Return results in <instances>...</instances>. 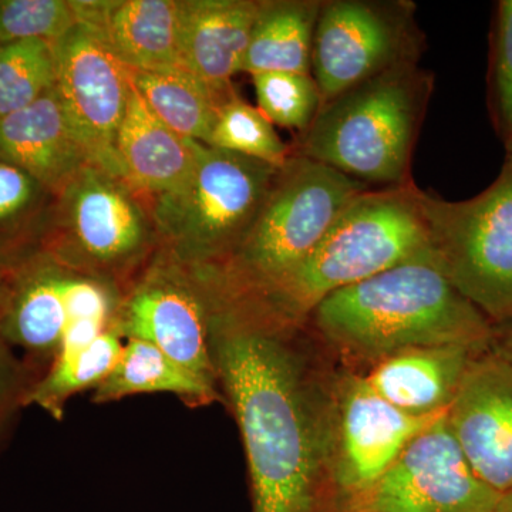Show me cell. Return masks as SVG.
I'll use <instances>...</instances> for the list:
<instances>
[{"mask_svg":"<svg viewBox=\"0 0 512 512\" xmlns=\"http://www.w3.org/2000/svg\"><path fill=\"white\" fill-rule=\"evenodd\" d=\"M205 146L254 158L278 170L292 156L291 146L282 141L274 124L238 93L221 107Z\"/></svg>","mask_w":512,"mask_h":512,"instance_id":"obj_27","label":"cell"},{"mask_svg":"<svg viewBox=\"0 0 512 512\" xmlns=\"http://www.w3.org/2000/svg\"><path fill=\"white\" fill-rule=\"evenodd\" d=\"M500 174L464 201L421 192L434 264L495 323L512 318V141Z\"/></svg>","mask_w":512,"mask_h":512,"instance_id":"obj_8","label":"cell"},{"mask_svg":"<svg viewBox=\"0 0 512 512\" xmlns=\"http://www.w3.org/2000/svg\"><path fill=\"white\" fill-rule=\"evenodd\" d=\"M490 107L504 143L512 141V0H500L491 32Z\"/></svg>","mask_w":512,"mask_h":512,"instance_id":"obj_30","label":"cell"},{"mask_svg":"<svg viewBox=\"0 0 512 512\" xmlns=\"http://www.w3.org/2000/svg\"><path fill=\"white\" fill-rule=\"evenodd\" d=\"M306 320L336 362L360 375L403 350L464 346L485 352L494 330L433 256L332 293Z\"/></svg>","mask_w":512,"mask_h":512,"instance_id":"obj_2","label":"cell"},{"mask_svg":"<svg viewBox=\"0 0 512 512\" xmlns=\"http://www.w3.org/2000/svg\"><path fill=\"white\" fill-rule=\"evenodd\" d=\"M369 185L292 154L247 237L218 268L235 284L266 291L301 264L343 208Z\"/></svg>","mask_w":512,"mask_h":512,"instance_id":"obj_7","label":"cell"},{"mask_svg":"<svg viewBox=\"0 0 512 512\" xmlns=\"http://www.w3.org/2000/svg\"><path fill=\"white\" fill-rule=\"evenodd\" d=\"M73 269L39 249L20 266L0 336L47 372L69 325V284Z\"/></svg>","mask_w":512,"mask_h":512,"instance_id":"obj_15","label":"cell"},{"mask_svg":"<svg viewBox=\"0 0 512 512\" xmlns=\"http://www.w3.org/2000/svg\"><path fill=\"white\" fill-rule=\"evenodd\" d=\"M491 350L512 366V318L495 323Z\"/></svg>","mask_w":512,"mask_h":512,"instance_id":"obj_33","label":"cell"},{"mask_svg":"<svg viewBox=\"0 0 512 512\" xmlns=\"http://www.w3.org/2000/svg\"><path fill=\"white\" fill-rule=\"evenodd\" d=\"M278 168L201 144L183 184L148 198L160 248L190 265H218L247 237Z\"/></svg>","mask_w":512,"mask_h":512,"instance_id":"obj_5","label":"cell"},{"mask_svg":"<svg viewBox=\"0 0 512 512\" xmlns=\"http://www.w3.org/2000/svg\"><path fill=\"white\" fill-rule=\"evenodd\" d=\"M134 89L151 113L175 133L208 144L221 107L237 90L214 84L184 67L130 72Z\"/></svg>","mask_w":512,"mask_h":512,"instance_id":"obj_21","label":"cell"},{"mask_svg":"<svg viewBox=\"0 0 512 512\" xmlns=\"http://www.w3.org/2000/svg\"><path fill=\"white\" fill-rule=\"evenodd\" d=\"M77 23L96 30L130 72L181 66L177 0H72Z\"/></svg>","mask_w":512,"mask_h":512,"instance_id":"obj_16","label":"cell"},{"mask_svg":"<svg viewBox=\"0 0 512 512\" xmlns=\"http://www.w3.org/2000/svg\"><path fill=\"white\" fill-rule=\"evenodd\" d=\"M261 0H177L181 66L214 84L242 73Z\"/></svg>","mask_w":512,"mask_h":512,"instance_id":"obj_18","label":"cell"},{"mask_svg":"<svg viewBox=\"0 0 512 512\" xmlns=\"http://www.w3.org/2000/svg\"><path fill=\"white\" fill-rule=\"evenodd\" d=\"M493 512H512V490L501 495Z\"/></svg>","mask_w":512,"mask_h":512,"instance_id":"obj_34","label":"cell"},{"mask_svg":"<svg viewBox=\"0 0 512 512\" xmlns=\"http://www.w3.org/2000/svg\"><path fill=\"white\" fill-rule=\"evenodd\" d=\"M170 393L190 409L225 404L218 387L205 382L156 346L143 340H124L116 366L97 389L94 404L119 402L138 394Z\"/></svg>","mask_w":512,"mask_h":512,"instance_id":"obj_22","label":"cell"},{"mask_svg":"<svg viewBox=\"0 0 512 512\" xmlns=\"http://www.w3.org/2000/svg\"><path fill=\"white\" fill-rule=\"evenodd\" d=\"M116 330L124 340H143L156 346L178 365L220 389L210 348L207 295L197 266L158 249L124 292Z\"/></svg>","mask_w":512,"mask_h":512,"instance_id":"obj_10","label":"cell"},{"mask_svg":"<svg viewBox=\"0 0 512 512\" xmlns=\"http://www.w3.org/2000/svg\"><path fill=\"white\" fill-rule=\"evenodd\" d=\"M423 49L412 0H323L312 53L322 106L387 70L420 63Z\"/></svg>","mask_w":512,"mask_h":512,"instance_id":"obj_9","label":"cell"},{"mask_svg":"<svg viewBox=\"0 0 512 512\" xmlns=\"http://www.w3.org/2000/svg\"><path fill=\"white\" fill-rule=\"evenodd\" d=\"M28 256L19 258V256L0 254V320H2L3 315H5L6 308H8L20 266H22L23 261H25Z\"/></svg>","mask_w":512,"mask_h":512,"instance_id":"obj_32","label":"cell"},{"mask_svg":"<svg viewBox=\"0 0 512 512\" xmlns=\"http://www.w3.org/2000/svg\"><path fill=\"white\" fill-rule=\"evenodd\" d=\"M56 195L16 165L0 161V254L42 249Z\"/></svg>","mask_w":512,"mask_h":512,"instance_id":"obj_24","label":"cell"},{"mask_svg":"<svg viewBox=\"0 0 512 512\" xmlns=\"http://www.w3.org/2000/svg\"><path fill=\"white\" fill-rule=\"evenodd\" d=\"M476 350L426 346L386 357L363 373L387 402L413 416H439L450 409Z\"/></svg>","mask_w":512,"mask_h":512,"instance_id":"obj_19","label":"cell"},{"mask_svg":"<svg viewBox=\"0 0 512 512\" xmlns=\"http://www.w3.org/2000/svg\"><path fill=\"white\" fill-rule=\"evenodd\" d=\"M0 161L16 165L57 195L90 163L56 89L0 117Z\"/></svg>","mask_w":512,"mask_h":512,"instance_id":"obj_17","label":"cell"},{"mask_svg":"<svg viewBox=\"0 0 512 512\" xmlns=\"http://www.w3.org/2000/svg\"><path fill=\"white\" fill-rule=\"evenodd\" d=\"M43 251L126 292L160 249L150 201L89 164L56 195Z\"/></svg>","mask_w":512,"mask_h":512,"instance_id":"obj_6","label":"cell"},{"mask_svg":"<svg viewBox=\"0 0 512 512\" xmlns=\"http://www.w3.org/2000/svg\"><path fill=\"white\" fill-rule=\"evenodd\" d=\"M45 372L18 355L0 336V453L12 436L20 413Z\"/></svg>","mask_w":512,"mask_h":512,"instance_id":"obj_31","label":"cell"},{"mask_svg":"<svg viewBox=\"0 0 512 512\" xmlns=\"http://www.w3.org/2000/svg\"><path fill=\"white\" fill-rule=\"evenodd\" d=\"M123 346L124 339L113 329L87 348L59 353L30 394L28 406L39 407L52 419L63 420L67 403L76 394L97 389L109 376Z\"/></svg>","mask_w":512,"mask_h":512,"instance_id":"obj_25","label":"cell"},{"mask_svg":"<svg viewBox=\"0 0 512 512\" xmlns=\"http://www.w3.org/2000/svg\"><path fill=\"white\" fill-rule=\"evenodd\" d=\"M500 497L474 473L446 413L417 434L345 512H493Z\"/></svg>","mask_w":512,"mask_h":512,"instance_id":"obj_11","label":"cell"},{"mask_svg":"<svg viewBox=\"0 0 512 512\" xmlns=\"http://www.w3.org/2000/svg\"><path fill=\"white\" fill-rule=\"evenodd\" d=\"M444 414L403 412L384 400L365 376L342 367L336 397V481L345 510L389 470L417 434Z\"/></svg>","mask_w":512,"mask_h":512,"instance_id":"obj_13","label":"cell"},{"mask_svg":"<svg viewBox=\"0 0 512 512\" xmlns=\"http://www.w3.org/2000/svg\"><path fill=\"white\" fill-rule=\"evenodd\" d=\"M56 93L90 163L121 177L116 138L130 101V70L99 33L77 23L57 40Z\"/></svg>","mask_w":512,"mask_h":512,"instance_id":"obj_12","label":"cell"},{"mask_svg":"<svg viewBox=\"0 0 512 512\" xmlns=\"http://www.w3.org/2000/svg\"><path fill=\"white\" fill-rule=\"evenodd\" d=\"M76 25L72 0H0V46L33 39L57 42Z\"/></svg>","mask_w":512,"mask_h":512,"instance_id":"obj_29","label":"cell"},{"mask_svg":"<svg viewBox=\"0 0 512 512\" xmlns=\"http://www.w3.org/2000/svg\"><path fill=\"white\" fill-rule=\"evenodd\" d=\"M421 192L413 180L360 192L301 264L259 292L295 318L306 319L340 289L393 266L431 258Z\"/></svg>","mask_w":512,"mask_h":512,"instance_id":"obj_4","label":"cell"},{"mask_svg":"<svg viewBox=\"0 0 512 512\" xmlns=\"http://www.w3.org/2000/svg\"><path fill=\"white\" fill-rule=\"evenodd\" d=\"M433 92L434 74L420 63L387 70L323 104L311 127L291 144L292 154L367 185L410 183L414 147Z\"/></svg>","mask_w":512,"mask_h":512,"instance_id":"obj_3","label":"cell"},{"mask_svg":"<svg viewBox=\"0 0 512 512\" xmlns=\"http://www.w3.org/2000/svg\"><path fill=\"white\" fill-rule=\"evenodd\" d=\"M57 79L56 43L22 40L0 46V117L35 103Z\"/></svg>","mask_w":512,"mask_h":512,"instance_id":"obj_26","label":"cell"},{"mask_svg":"<svg viewBox=\"0 0 512 512\" xmlns=\"http://www.w3.org/2000/svg\"><path fill=\"white\" fill-rule=\"evenodd\" d=\"M200 147L157 119L133 87L117 133L116 158L121 177L134 190L147 198L174 190L191 174Z\"/></svg>","mask_w":512,"mask_h":512,"instance_id":"obj_20","label":"cell"},{"mask_svg":"<svg viewBox=\"0 0 512 512\" xmlns=\"http://www.w3.org/2000/svg\"><path fill=\"white\" fill-rule=\"evenodd\" d=\"M323 0H261L242 73L312 74L313 40Z\"/></svg>","mask_w":512,"mask_h":512,"instance_id":"obj_23","label":"cell"},{"mask_svg":"<svg viewBox=\"0 0 512 512\" xmlns=\"http://www.w3.org/2000/svg\"><path fill=\"white\" fill-rule=\"evenodd\" d=\"M225 406L247 456L252 512H345L336 481L342 366L308 320L197 265Z\"/></svg>","mask_w":512,"mask_h":512,"instance_id":"obj_1","label":"cell"},{"mask_svg":"<svg viewBox=\"0 0 512 512\" xmlns=\"http://www.w3.org/2000/svg\"><path fill=\"white\" fill-rule=\"evenodd\" d=\"M258 109L276 126L305 133L322 107L312 74L266 72L251 74Z\"/></svg>","mask_w":512,"mask_h":512,"instance_id":"obj_28","label":"cell"},{"mask_svg":"<svg viewBox=\"0 0 512 512\" xmlns=\"http://www.w3.org/2000/svg\"><path fill=\"white\" fill-rule=\"evenodd\" d=\"M447 423L474 473L495 493L512 490V366L488 349L471 360Z\"/></svg>","mask_w":512,"mask_h":512,"instance_id":"obj_14","label":"cell"}]
</instances>
